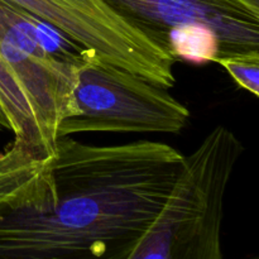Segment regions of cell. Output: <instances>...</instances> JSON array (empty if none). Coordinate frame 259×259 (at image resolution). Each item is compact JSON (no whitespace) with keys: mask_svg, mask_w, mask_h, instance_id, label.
Listing matches in <instances>:
<instances>
[{"mask_svg":"<svg viewBox=\"0 0 259 259\" xmlns=\"http://www.w3.org/2000/svg\"><path fill=\"white\" fill-rule=\"evenodd\" d=\"M185 156L138 141L0 152V259H125L174 192Z\"/></svg>","mask_w":259,"mask_h":259,"instance_id":"cell-1","label":"cell"},{"mask_svg":"<svg viewBox=\"0 0 259 259\" xmlns=\"http://www.w3.org/2000/svg\"><path fill=\"white\" fill-rule=\"evenodd\" d=\"M82 51L24 8L0 0V108L13 143L53 152Z\"/></svg>","mask_w":259,"mask_h":259,"instance_id":"cell-2","label":"cell"},{"mask_svg":"<svg viewBox=\"0 0 259 259\" xmlns=\"http://www.w3.org/2000/svg\"><path fill=\"white\" fill-rule=\"evenodd\" d=\"M243 151L234 132L212 128L185 156L174 192L125 259H224L225 196Z\"/></svg>","mask_w":259,"mask_h":259,"instance_id":"cell-3","label":"cell"},{"mask_svg":"<svg viewBox=\"0 0 259 259\" xmlns=\"http://www.w3.org/2000/svg\"><path fill=\"white\" fill-rule=\"evenodd\" d=\"M190 115L189 108L167 89L83 50L57 138L94 132L177 134Z\"/></svg>","mask_w":259,"mask_h":259,"instance_id":"cell-4","label":"cell"},{"mask_svg":"<svg viewBox=\"0 0 259 259\" xmlns=\"http://www.w3.org/2000/svg\"><path fill=\"white\" fill-rule=\"evenodd\" d=\"M62 32L83 50L154 85H176L174 56L105 0H9Z\"/></svg>","mask_w":259,"mask_h":259,"instance_id":"cell-5","label":"cell"},{"mask_svg":"<svg viewBox=\"0 0 259 259\" xmlns=\"http://www.w3.org/2000/svg\"><path fill=\"white\" fill-rule=\"evenodd\" d=\"M105 2L159 45L168 30L181 25L199 24L210 28L218 35L219 57L259 53V0Z\"/></svg>","mask_w":259,"mask_h":259,"instance_id":"cell-6","label":"cell"},{"mask_svg":"<svg viewBox=\"0 0 259 259\" xmlns=\"http://www.w3.org/2000/svg\"><path fill=\"white\" fill-rule=\"evenodd\" d=\"M163 47L174 56L194 65L214 62L220 56V42L215 32L205 25H181L168 30L162 39Z\"/></svg>","mask_w":259,"mask_h":259,"instance_id":"cell-7","label":"cell"},{"mask_svg":"<svg viewBox=\"0 0 259 259\" xmlns=\"http://www.w3.org/2000/svg\"><path fill=\"white\" fill-rule=\"evenodd\" d=\"M222 66L239 88L259 95V53H245L219 57L214 61Z\"/></svg>","mask_w":259,"mask_h":259,"instance_id":"cell-8","label":"cell"},{"mask_svg":"<svg viewBox=\"0 0 259 259\" xmlns=\"http://www.w3.org/2000/svg\"><path fill=\"white\" fill-rule=\"evenodd\" d=\"M3 129H7V131H10L9 123H8L7 118H5L4 113H3L2 108H0V131H3Z\"/></svg>","mask_w":259,"mask_h":259,"instance_id":"cell-9","label":"cell"}]
</instances>
